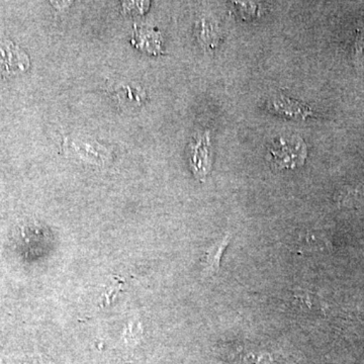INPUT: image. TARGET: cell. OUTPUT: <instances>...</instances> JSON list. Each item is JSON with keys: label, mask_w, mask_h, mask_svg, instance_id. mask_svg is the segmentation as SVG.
<instances>
[{"label": "cell", "mask_w": 364, "mask_h": 364, "mask_svg": "<svg viewBox=\"0 0 364 364\" xmlns=\"http://www.w3.org/2000/svg\"><path fill=\"white\" fill-rule=\"evenodd\" d=\"M308 156L306 143L298 136L275 139L268 146L267 159L277 170L301 166Z\"/></svg>", "instance_id": "obj_1"}, {"label": "cell", "mask_w": 364, "mask_h": 364, "mask_svg": "<svg viewBox=\"0 0 364 364\" xmlns=\"http://www.w3.org/2000/svg\"><path fill=\"white\" fill-rule=\"evenodd\" d=\"M189 163L198 181H203L212 170V144L208 132L196 136L189 146Z\"/></svg>", "instance_id": "obj_2"}, {"label": "cell", "mask_w": 364, "mask_h": 364, "mask_svg": "<svg viewBox=\"0 0 364 364\" xmlns=\"http://www.w3.org/2000/svg\"><path fill=\"white\" fill-rule=\"evenodd\" d=\"M30 57L11 41H0V74L14 76L30 68Z\"/></svg>", "instance_id": "obj_3"}, {"label": "cell", "mask_w": 364, "mask_h": 364, "mask_svg": "<svg viewBox=\"0 0 364 364\" xmlns=\"http://www.w3.org/2000/svg\"><path fill=\"white\" fill-rule=\"evenodd\" d=\"M65 147L71 154L90 163L102 164L112 157L111 153L95 141L71 139V141L66 140Z\"/></svg>", "instance_id": "obj_4"}, {"label": "cell", "mask_w": 364, "mask_h": 364, "mask_svg": "<svg viewBox=\"0 0 364 364\" xmlns=\"http://www.w3.org/2000/svg\"><path fill=\"white\" fill-rule=\"evenodd\" d=\"M132 44L148 54H163L161 33L150 26L135 25Z\"/></svg>", "instance_id": "obj_5"}, {"label": "cell", "mask_w": 364, "mask_h": 364, "mask_svg": "<svg viewBox=\"0 0 364 364\" xmlns=\"http://www.w3.org/2000/svg\"><path fill=\"white\" fill-rule=\"evenodd\" d=\"M269 109L274 114L289 117L291 119H305L312 114L310 109L305 105L286 97H273L269 100Z\"/></svg>", "instance_id": "obj_6"}, {"label": "cell", "mask_w": 364, "mask_h": 364, "mask_svg": "<svg viewBox=\"0 0 364 364\" xmlns=\"http://www.w3.org/2000/svg\"><path fill=\"white\" fill-rule=\"evenodd\" d=\"M230 243V237L225 236L221 240L215 242L203 253L202 259L203 272L208 277H212L220 270L223 252Z\"/></svg>", "instance_id": "obj_7"}, {"label": "cell", "mask_w": 364, "mask_h": 364, "mask_svg": "<svg viewBox=\"0 0 364 364\" xmlns=\"http://www.w3.org/2000/svg\"><path fill=\"white\" fill-rule=\"evenodd\" d=\"M196 35L200 44L208 50L215 49L221 40L219 26L210 18H203L196 25Z\"/></svg>", "instance_id": "obj_8"}, {"label": "cell", "mask_w": 364, "mask_h": 364, "mask_svg": "<svg viewBox=\"0 0 364 364\" xmlns=\"http://www.w3.org/2000/svg\"><path fill=\"white\" fill-rule=\"evenodd\" d=\"M352 56L355 66L364 69V18L359 23Z\"/></svg>", "instance_id": "obj_9"}]
</instances>
